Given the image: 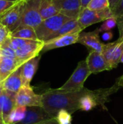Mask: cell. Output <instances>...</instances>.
Masks as SVG:
<instances>
[{"instance_id": "6da1fadb", "label": "cell", "mask_w": 123, "mask_h": 124, "mask_svg": "<svg viewBox=\"0 0 123 124\" xmlns=\"http://www.w3.org/2000/svg\"><path fill=\"white\" fill-rule=\"evenodd\" d=\"M92 92L85 87L74 92H65L59 89H49L41 94L42 107L53 118H55L61 110H65L72 114L80 110V99Z\"/></svg>"}, {"instance_id": "7a4b0ae2", "label": "cell", "mask_w": 123, "mask_h": 124, "mask_svg": "<svg viewBox=\"0 0 123 124\" xmlns=\"http://www.w3.org/2000/svg\"><path fill=\"white\" fill-rule=\"evenodd\" d=\"M9 44L14 50L16 59L22 65L26 61L38 56L44 46V42L40 40H30L9 36Z\"/></svg>"}, {"instance_id": "3957f363", "label": "cell", "mask_w": 123, "mask_h": 124, "mask_svg": "<svg viewBox=\"0 0 123 124\" xmlns=\"http://www.w3.org/2000/svg\"><path fill=\"white\" fill-rule=\"evenodd\" d=\"M70 20V17L62 13L43 20L35 28L38 39L43 42L51 40L60 28Z\"/></svg>"}, {"instance_id": "277c9868", "label": "cell", "mask_w": 123, "mask_h": 124, "mask_svg": "<svg viewBox=\"0 0 123 124\" xmlns=\"http://www.w3.org/2000/svg\"><path fill=\"white\" fill-rule=\"evenodd\" d=\"M41 0H22L20 25L36 28L43 20L40 14Z\"/></svg>"}, {"instance_id": "5b68a950", "label": "cell", "mask_w": 123, "mask_h": 124, "mask_svg": "<svg viewBox=\"0 0 123 124\" xmlns=\"http://www.w3.org/2000/svg\"><path fill=\"white\" fill-rule=\"evenodd\" d=\"M91 74L86 60H81L69 79L59 89L65 92L79 91L84 87V83Z\"/></svg>"}, {"instance_id": "8992f818", "label": "cell", "mask_w": 123, "mask_h": 124, "mask_svg": "<svg viewBox=\"0 0 123 124\" xmlns=\"http://www.w3.org/2000/svg\"><path fill=\"white\" fill-rule=\"evenodd\" d=\"M112 16L114 15L110 7L99 11L92 10L86 7L80 12L78 17V22L80 26L84 30L90 25L103 22Z\"/></svg>"}, {"instance_id": "52a82bcc", "label": "cell", "mask_w": 123, "mask_h": 124, "mask_svg": "<svg viewBox=\"0 0 123 124\" xmlns=\"http://www.w3.org/2000/svg\"><path fill=\"white\" fill-rule=\"evenodd\" d=\"M22 0L17 1L13 6L0 14V25L6 27L9 32L14 31L20 25Z\"/></svg>"}, {"instance_id": "ba28073f", "label": "cell", "mask_w": 123, "mask_h": 124, "mask_svg": "<svg viewBox=\"0 0 123 124\" xmlns=\"http://www.w3.org/2000/svg\"><path fill=\"white\" fill-rule=\"evenodd\" d=\"M16 106L42 107V95L36 94L30 86H22L16 94Z\"/></svg>"}, {"instance_id": "9c48e42d", "label": "cell", "mask_w": 123, "mask_h": 124, "mask_svg": "<svg viewBox=\"0 0 123 124\" xmlns=\"http://www.w3.org/2000/svg\"><path fill=\"white\" fill-rule=\"evenodd\" d=\"M86 60L91 74H96L102 71L112 70L101 52L90 51Z\"/></svg>"}, {"instance_id": "30bf717a", "label": "cell", "mask_w": 123, "mask_h": 124, "mask_svg": "<svg viewBox=\"0 0 123 124\" xmlns=\"http://www.w3.org/2000/svg\"><path fill=\"white\" fill-rule=\"evenodd\" d=\"M78 43L84 45L89 49L90 51H96L101 53L104 46V44L100 40L99 33L96 29L91 32H80Z\"/></svg>"}, {"instance_id": "8fae6325", "label": "cell", "mask_w": 123, "mask_h": 124, "mask_svg": "<svg viewBox=\"0 0 123 124\" xmlns=\"http://www.w3.org/2000/svg\"><path fill=\"white\" fill-rule=\"evenodd\" d=\"M80 33V32H75V33L61 36L59 37L44 42V46L41 52H46L49 50H52L54 49H58L64 46H67L74 44L75 43H78V39Z\"/></svg>"}, {"instance_id": "7c38bea8", "label": "cell", "mask_w": 123, "mask_h": 124, "mask_svg": "<svg viewBox=\"0 0 123 124\" xmlns=\"http://www.w3.org/2000/svg\"><path fill=\"white\" fill-rule=\"evenodd\" d=\"M54 118L51 116L43 107H27V111L25 118L15 124H35L44 121Z\"/></svg>"}, {"instance_id": "4fadbf2b", "label": "cell", "mask_w": 123, "mask_h": 124, "mask_svg": "<svg viewBox=\"0 0 123 124\" xmlns=\"http://www.w3.org/2000/svg\"><path fill=\"white\" fill-rule=\"evenodd\" d=\"M16 94L17 93L4 89L0 96V112L7 124L10 113L16 108Z\"/></svg>"}, {"instance_id": "5bb4252c", "label": "cell", "mask_w": 123, "mask_h": 124, "mask_svg": "<svg viewBox=\"0 0 123 124\" xmlns=\"http://www.w3.org/2000/svg\"><path fill=\"white\" fill-rule=\"evenodd\" d=\"M59 12L70 17L78 19L81 12L80 0H56Z\"/></svg>"}, {"instance_id": "9a60e30c", "label": "cell", "mask_w": 123, "mask_h": 124, "mask_svg": "<svg viewBox=\"0 0 123 124\" xmlns=\"http://www.w3.org/2000/svg\"><path fill=\"white\" fill-rule=\"evenodd\" d=\"M40 58V55L36 56L26 61L24 64L21 65L22 86H30V81L38 69Z\"/></svg>"}, {"instance_id": "2e32d148", "label": "cell", "mask_w": 123, "mask_h": 124, "mask_svg": "<svg viewBox=\"0 0 123 124\" xmlns=\"http://www.w3.org/2000/svg\"><path fill=\"white\" fill-rule=\"evenodd\" d=\"M4 89L8 92L17 93L22 86V78L21 73V66L13 71L3 82Z\"/></svg>"}, {"instance_id": "e0dca14e", "label": "cell", "mask_w": 123, "mask_h": 124, "mask_svg": "<svg viewBox=\"0 0 123 124\" xmlns=\"http://www.w3.org/2000/svg\"><path fill=\"white\" fill-rule=\"evenodd\" d=\"M20 64L17 59L1 57L0 61V83H2L13 71L19 68Z\"/></svg>"}, {"instance_id": "ac0fdd59", "label": "cell", "mask_w": 123, "mask_h": 124, "mask_svg": "<svg viewBox=\"0 0 123 124\" xmlns=\"http://www.w3.org/2000/svg\"><path fill=\"white\" fill-rule=\"evenodd\" d=\"M60 13L56 0H41L40 14L43 20Z\"/></svg>"}, {"instance_id": "d6986e66", "label": "cell", "mask_w": 123, "mask_h": 124, "mask_svg": "<svg viewBox=\"0 0 123 124\" xmlns=\"http://www.w3.org/2000/svg\"><path fill=\"white\" fill-rule=\"evenodd\" d=\"M9 36L12 37L23 39L38 40L35 28L27 25L19 26L14 31L10 32Z\"/></svg>"}, {"instance_id": "ffe728a7", "label": "cell", "mask_w": 123, "mask_h": 124, "mask_svg": "<svg viewBox=\"0 0 123 124\" xmlns=\"http://www.w3.org/2000/svg\"><path fill=\"white\" fill-rule=\"evenodd\" d=\"M83 29L80 26L78 19H71L68 21H67L61 28L56 33V34L54 36V37L51 39H55L57 37H59L61 36L75 33V32H82Z\"/></svg>"}, {"instance_id": "44dd1931", "label": "cell", "mask_w": 123, "mask_h": 124, "mask_svg": "<svg viewBox=\"0 0 123 124\" xmlns=\"http://www.w3.org/2000/svg\"><path fill=\"white\" fill-rule=\"evenodd\" d=\"M114 17L117 19V25L119 30L120 36L118 39H120L123 36V0H120L115 7L112 9Z\"/></svg>"}, {"instance_id": "7402d4cb", "label": "cell", "mask_w": 123, "mask_h": 124, "mask_svg": "<svg viewBox=\"0 0 123 124\" xmlns=\"http://www.w3.org/2000/svg\"><path fill=\"white\" fill-rule=\"evenodd\" d=\"M27 107L16 106V108L10 113L7 124H15L21 121L25 116Z\"/></svg>"}, {"instance_id": "603a6c76", "label": "cell", "mask_w": 123, "mask_h": 124, "mask_svg": "<svg viewBox=\"0 0 123 124\" xmlns=\"http://www.w3.org/2000/svg\"><path fill=\"white\" fill-rule=\"evenodd\" d=\"M119 41H120L119 40H117L116 41H114V42L108 43V44H104V48H103L102 54H103L105 60L108 62V64L109 65V66H110L111 68H112V67H111V62H112V54L114 52L115 49L117 46Z\"/></svg>"}, {"instance_id": "cb8c5ba5", "label": "cell", "mask_w": 123, "mask_h": 124, "mask_svg": "<svg viewBox=\"0 0 123 124\" xmlns=\"http://www.w3.org/2000/svg\"><path fill=\"white\" fill-rule=\"evenodd\" d=\"M123 53V40L120 41L117 46L114 50L112 57L111 67L112 68H115L118 66V64L120 62V58Z\"/></svg>"}, {"instance_id": "d4e9b609", "label": "cell", "mask_w": 123, "mask_h": 124, "mask_svg": "<svg viewBox=\"0 0 123 124\" xmlns=\"http://www.w3.org/2000/svg\"><path fill=\"white\" fill-rule=\"evenodd\" d=\"M117 25V21L115 17L112 16L104 21H103V23L101 25L100 27H99L96 30L97 31L100 33H104L107 31H109L112 29H113L116 25Z\"/></svg>"}, {"instance_id": "484cf974", "label": "cell", "mask_w": 123, "mask_h": 124, "mask_svg": "<svg viewBox=\"0 0 123 124\" xmlns=\"http://www.w3.org/2000/svg\"><path fill=\"white\" fill-rule=\"evenodd\" d=\"M109 7H110L109 0H91L87 6V8L96 11L102 10Z\"/></svg>"}, {"instance_id": "4316f807", "label": "cell", "mask_w": 123, "mask_h": 124, "mask_svg": "<svg viewBox=\"0 0 123 124\" xmlns=\"http://www.w3.org/2000/svg\"><path fill=\"white\" fill-rule=\"evenodd\" d=\"M55 118L59 124H71L72 123V116L65 110H59Z\"/></svg>"}, {"instance_id": "83f0119b", "label": "cell", "mask_w": 123, "mask_h": 124, "mask_svg": "<svg viewBox=\"0 0 123 124\" xmlns=\"http://www.w3.org/2000/svg\"><path fill=\"white\" fill-rule=\"evenodd\" d=\"M9 31L4 26L0 25V46L9 36Z\"/></svg>"}, {"instance_id": "f1b7e54d", "label": "cell", "mask_w": 123, "mask_h": 124, "mask_svg": "<svg viewBox=\"0 0 123 124\" xmlns=\"http://www.w3.org/2000/svg\"><path fill=\"white\" fill-rule=\"evenodd\" d=\"M16 2L13 1H9L6 0H0V14H1L5 10L10 8L12 6H13Z\"/></svg>"}, {"instance_id": "f546056e", "label": "cell", "mask_w": 123, "mask_h": 124, "mask_svg": "<svg viewBox=\"0 0 123 124\" xmlns=\"http://www.w3.org/2000/svg\"><path fill=\"white\" fill-rule=\"evenodd\" d=\"M59 124V123L57 122V119L55 118H51V119H49V120H47V121H42V122L37 123V124Z\"/></svg>"}, {"instance_id": "4dcf8cb0", "label": "cell", "mask_w": 123, "mask_h": 124, "mask_svg": "<svg viewBox=\"0 0 123 124\" xmlns=\"http://www.w3.org/2000/svg\"><path fill=\"white\" fill-rule=\"evenodd\" d=\"M103 38L105 40H110L112 38V33H111L110 31H109L104 32V33L103 35Z\"/></svg>"}, {"instance_id": "1f68e13d", "label": "cell", "mask_w": 123, "mask_h": 124, "mask_svg": "<svg viewBox=\"0 0 123 124\" xmlns=\"http://www.w3.org/2000/svg\"><path fill=\"white\" fill-rule=\"evenodd\" d=\"M91 0H80V2H81V11L86 8L88 4L91 2Z\"/></svg>"}, {"instance_id": "d6a6232c", "label": "cell", "mask_w": 123, "mask_h": 124, "mask_svg": "<svg viewBox=\"0 0 123 124\" xmlns=\"http://www.w3.org/2000/svg\"><path fill=\"white\" fill-rule=\"evenodd\" d=\"M109 4H110V8L112 9H113L115 7V6L117 4V3L120 1V0H109Z\"/></svg>"}, {"instance_id": "836d02e7", "label": "cell", "mask_w": 123, "mask_h": 124, "mask_svg": "<svg viewBox=\"0 0 123 124\" xmlns=\"http://www.w3.org/2000/svg\"><path fill=\"white\" fill-rule=\"evenodd\" d=\"M0 124H7L3 118V116H2V114L1 112H0Z\"/></svg>"}, {"instance_id": "e575fe53", "label": "cell", "mask_w": 123, "mask_h": 124, "mask_svg": "<svg viewBox=\"0 0 123 124\" xmlns=\"http://www.w3.org/2000/svg\"><path fill=\"white\" fill-rule=\"evenodd\" d=\"M3 91H4V87H3V84H2V83H0V96H1V94H2Z\"/></svg>"}, {"instance_id": "d590c367", "label": "cell", "mask_w": 123, "mask_h": 124, "mask_svg": "<svg viewBox=\"0 0 123 124\" xmlns=\"http://www.w3.org/2000/svg\"><path fill=\"white\" fill-rule=\"evenodd\" d=\"M6 1H13V2H17L19 0H6Z\"/></svg>"}, {"instance_id": "8d00e7d4", "label": "cell", "mask_w": 123, "mask_h": 124, "mask_svg": "<svg viewBox=\"0 0 123 124\" xmlns=\"http://www.w3.org/2000/svg\"><path fill=\"white\" fill-rule=\"evenodd\" d=\"M120 62L123 63V54H122V57H121V58H120Z\"/></svg>"}, {"instance_id": "74e56055", "label": "cell", "mask_w": 123, "mask_h": 124, "mask_svg": "<svg viewBox=\"0 0 123 124\" xmlns=\"http://www.w3.org/2000/svg\"><path fill=\"white\" fill-rule=\"evenodd\" d=\"M117 40H119V41H123V37H122V38H121L120 39H117Z\"/></svg>"}, {"instance_id": "f35d334b", "label": "cell", "mask_w": 123, "mask_h": 124, "mask_svg": "<svg viewBox=\"0 0 123 124\" xmlns=\"http://www.w3.org/2000/svg\"><path fill=\"white\" fill-rule=\"evenodd\" d=\"M1 57H0V61H1Z\"/></svg>"}]
</instances>
